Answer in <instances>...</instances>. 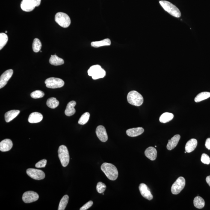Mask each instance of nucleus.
<instances>
[{
    "mask_svg": "<svg viewBox=\"0 0 210 210\" xmlns=\"http://www.w3.org/2000/svg\"><path fill=\"white\" fill-rule=\"evenodd\" d=\"M101 169L109 180L114 181L117 179L118 172L117 169L113 164L104 163L101 166Z\"/></svg>",
    "mask_w": 210,
    "mask_h": 210,
    "instance_id": "f257e3e1",
    "label": "nucleus"
},
{
    "mask_svg": "<svg viewBox=\"0 0 210 210\" xmlns=\"http://www.w3.org/2000/svg\"><path fill=\"white\" fill-rule=\"evenodd\" d=\"M160 4L166 11L175 17L179 18L181 13L179 9L171 2L166 1H160Z\"/></svg>",
    "mask_w": 210,
    "mask_h": 210,
    "instance_id": "f03ea898",
    "label": "nucleus"
},
{
    "mask_svg": "<svg viewBox=\"0 0 210 210\" xmlns=\"http://www.w3.org/2000/svg\"><path fill=\"white\" fill-rule=\"evenodd\" d=\"M127 99L130 104L136 106H140L144 102L143 96L135 90L132 91L128 93Z\"/></svg>",
    "mask_w": 210,
    "mask_h": 210,
    "instance_id": "7ed1b4c3",
    "label": "nucleus"
},
{
    "mask_svg": "<svg viewBox=\"0 0 210 210\" xmlns=\"http://www.w3.org/2000/svg\"><path fill=\"white\" fill-rule=\"evenodd\" d=\"M58 157L62 165L66 167L68 165L70 161L68 150L64 145L60 146L58 150Z\"/></svg>",
    "mask_w": 210,
    "mask_h": 210,
    "instance_id": "20e7f679",
    "label": "nucleus"
},
{
    "mask_svg": "<svg viewBox=\"0 0 210 210\" xmlns=\"http://www.w3.org/2000/svg\"><path fill=\"white\" fill-rule=\"evenodd\" d=\"M55 21L59 25L63 28H68L71 23L69 16L66 13L62 12H59L56 14Z\"/></svg>",
    "mask_w": 210,
    "mask_h": 210,
    "instance_id": "39448f33",
    "label": "nucleus"
},
{
    "mask_svg": "<svg viewBox=\"0 0 210 210\" xmlns=\"http://www.w3.org/2000/svg\"><path fill=\"white\" fill-rule=\"evenodd\" d=\"M45 84L48 88L55 89L63 87L65 83L61 79L51 77L46 79Z\"/></svg>",
    "mask_w": 210,
    "mask_h": 210,
    "instance_id": "423d86ee",
    "label": "nucleus"
},
{
    "mask_svg": "<svg viewBox=\"0 0 210 210\" xmlns=\"http://www.w3.org/2000/svg\"><path fill=\"white\" fill-rule=\"evenodd\" d=\"M186 181L185 178L180 177L172 185L171 192L173 194L178 195L185 188Z\"/></svg>",
    "mask_w": 210,
    "mask_h": 210,
    "instance_id": "0eeeda50",
    "label": "nucleus"
},
{
    "mask_svg": "<svg viewBox=\"0 0 210 210\" xmlns=\"http://www.w3.org/2000/svg\"><path fill=\"white\" fill-rule=\"evenodd\" d=\"M26 173L30 177L37 180L43 179L45 177V173L39 169H27Z\"/></svg>",
    "mask_w": 210,
    "mask_h": 210,
    "instance_id": "6e6552de",
    "label": "nucleus"
},
{
    "mask_svg": "<svg viewBox=\"0 0 210 210\" xmlns=\"http://www.w3.org/2000/svg\"><path fill=\"white\" fill-rule=\"evenodd\" d=\"M39 198V195L37 193L33 191H28L24 193L22 200L25 203H31L36 202Z\"/></svg>",
    "mask_w": 210,
    "mask_h": 210,
    "instance_id": "1a4fd4ad",
    "label": "nucleus"
},
{
    "mask_svg": "<svg viewBox=\"0 0 210 210\" xmlns=\"http://www.w3.org/2000/svg\"><path fill=\"white\" fill-rule=\"evenodd\" d=\"M13 71L12 69L6 71L1 75L0 78V88L5 87L10 79L13 75Z\"/></svg>",
    "mask_w": 210,
    "mask_h": 210,
    "instance_id": "9d476101",
    "label": "nucleus"
},
{
    "mask_svg": "<svg viewBox=\"0 0 210 210\" xmlns=\"http://www.w3.org/2000/svg\"><path fill=\"white\" fill-rule=\"evenodd\" d=\"M139 190L142 196L149 200L153 199V196L147 186L144 183H141L139 186Z\"/></svg>",
    "mask_w": 210,
    "mask_h": 210,
    "instance_id": "9b49d317",
    "label": "nucleus"
},
{
    "mask_svg": "<svg viewBox=\"0 0 210 210\" xmlns=\"http://www.w3.org/2000/svg\"><path fill=\"white\" fill-rule=\"evenodd\" d=\"M96 135L101 141L105 142L108 140V135L106 129L102 125L98 126L96 130Z\"/></svg>",
    "mask_w": 210,
    "mask_h": 210,
    "instance_id": "f8f14e48",
    "label": "nucleus"
},
{
    "mask_svg": "<svg viewBox=\"0 0 210 210\" xmlns=\"http://www.w3.org/2000/svg\"><path fill=\"white\" fill-rule=\"evenodd\" d=\"M32 0H22L21 3V7L22 10L25 12H31L35 8Z\"/></svg>",
    "mask_w": 210,
    "mask_h": 210,
    "instance_id": "ddd939ff",
    "label": "nucleus"
},
{
    "mask_svg": "<svg viewBox=\"0 0 210 210\" xmlns=\"http://www.w3.org/2000/svg\"><path fill=\"white\" fill-rule=\"evenodd\" d=\"M13 144L10 139H5L0 143V150L2 152L10 151L13 147Z\"/></svg>",
    "mask_w": 210,
    "mask_h": 210,
    "instance_id": "4468645a",
    "label": "nucleus"
},
{
    "mask_svg": "<svg viewBox=\"0 0 210 210\" xmlns=\"http://www.w3.org/2000/svg\"><path fill=\"white\" fill-rule=\"evenodd\" d=\"M180 138V135L177 134L172 137L170 140H169L167 146L168 150H172L174 149L177 146Z\"/></svg>",
    "mask_w": 210,
    "mask_h": 210,
    "instance_id": "2eb2a0df",
    "label": "nucleus"
},
{
    "mask_svg": "<svg viewBox=\"0 0 210 210\" xmlns=\"http://www.w3.org/2000/svg\"><path fill=\"white\" fill-rule=\"evenodd\" d=\"M43 119V116L41 113L34 112L30 114L28 121L31 123H37L41 122Z\"/></svg>",
    "mask_w": 210,
    "mask_h": 210,
    "instance_id": "dca6fc26",
    "label": "nucleus"
},
{
    "mask_svg": "<svg viewBox=\"0 0 210 210\" xmlns=\"http://www.w3.org/2000/svg\"><path fill=\"white\" fill-rule=\"evenodd\" d=\"M144 132V129L142 127L131 128L127 130L126 133L128 136L135 137L141 135Z\"/></svg>",
    "mask_w": 210,
    "mask_h": 210,
    "instance_id": "f3484780",
    "label": "nucleus"
},
{
    "mask_svg": "<svg viewBox=\"0 0 210 210\" xmlns=\"http://www.w3.org/2000/svg\"><path fill=\"white\" fill-rule=\"evenodd\" d=\"M145 155L148 159L153 161L156 159L157 155L156 149L153 147H149L145 151Z\"/></svg>",
    "mask_w": 210,
    "mask_h": 210,
    "instance_id": "a211bd4d",
    "label": "nucleus"
},
{
    "mask_svg": "<svg viewBox=\"0 0 210 210\" xmlns=\"http://www.w3.org/2000/svg\"><path fill=\"white\" fill-rule=\"evenodd\" d=\"M76 103L75 101H72L69 102L67 104L65 113L66 116H71L73 115L75 113V105H76Z\"/></svg>",
    "mask_w": 210,
    "mask_h": 210,
    "instance_id": "6ab92c4d",
    "label": "nucleus"
},
{
    "mask_svg": "<svg viewBox=\"0 0 210 210\" xmlns=\"http://www.w3.org/2000/svg\"><path fill=\"white\" fill-rule=\"evenodd\" d=\"M197 145V141L196 139H192L187 142L185 146L186 152L188 153L192 152Z\"/></svg>",
    "mask_w": 210,
    "mask_h": 210,
    "instance_id": "aec40b11",
    "label": "nucleus"
},
{
    "mask_svg": "<svg viewBox=\"0 0 210 210\" xmlns=\"http://www.w3.org/2000/svg\"><path fill=\"white\" fill-rule=\"evenodd\" d=\"M20 113L19 110H13L7 112L5 114L6 122L8 123L15 118Z\"/></svg>",
    "mask_w": 210,
    "mask_h": 210,
    "instance_id": "412c9836",
    "label": "nucleus"
},
{
    "mask_svg": "<svg viewBox=\"0 0 210 210\" xmlns=\"http://www.w3.org/2000/svg\"><path fill=\"white\" fill-rule=\"evenodd\" d=\"M111 41L109 39H105L100 41L92 42L91 46L94 48H99L103 46H110Z\"/></svg>",
    "mask_w": 210,
    "mask_h": 210,
    "instance_id": "4be33fe9",
    "label": "nucleus"
},
{
    "mask_svg": "<svg viewBox=\"0 0 210 210\" xmlns=\"http://www.w3.org/2000/svg\"><path fill=\"white\" fill-rule=\"evenodd\" d=\"M49 63L54 66H60L64 63V60L56 55H51L49 60Z\"/></svg>",
    "mask_w": 210,
    "mask_h": 210,
    "instance_id": "5701e85b",
    "label": "nucleus"
},
{
    "mask_svg": "<svg viewBox=\"0 0 210 210\" xmlns=\"http://www.w3.org/2000/svg\"><path fill=\"white\" fill-rule=\"evenodd\" d=\"M174 115L173 113H165L160 117V122L161 123H167L173 120Z\"/></svg>",
    "mask_w": 210,
    "mask_h": 210,
    "instance_id": "b1692460",
    "label": "nucleus"
},
{
    "mask_svg": "<svg viewBox=\"0 0 210 210\" xmlns=\"http://www.w3.org/2000/svg\"><path fill=\"white\" fill-rule=\"evenodd\" d=\"M193 204L195 207L197 208H203L205 206V202L204 199L200 196H196L193 200Z\"/></svg>",
    "mask_w": 210,
    "mask_h": 210,
    "instance_id": "393cba45",
    "label": "nucleus"
},
{
    "mask_svg": "<svg viewBox=\"0 0 210 210\" xmlns=\"http://www.w3.org/2000/svg\"><path fill=\"white\" fill-rule=\"evenodd\" d=\"M210 97V92H202L199 93L195 98V101L196 102H199L201 101L208 99Z\"/></svg>",
    "mask_w": 210,
    "mask_h": 210,
    "instance_id": "a878e982",
    "label": "nucleus"
},
{
    "mask_svg": "<svg viewBox=\"0 0 210 210\" xmlns=\"http://www.w3.org/2000/svg\"><path fill=\"white\" fill-rule=\"evenodd\" d=\"M59 102L56 98L54 97L50 98L48 99L46 102V105L49 108L51 109H55L58 106Z\"/></svg>",
    "mask_w": 210,
    "mask_h": 210,
    "instance_id": "bb28decb",
    "label": "nucleus"
},
{
    "mask_svg": "<svg viewBox=\"0 0 210 210\" xmlns=\"http://www.w3.org/2000/svg\"><path fill=\"white\" fill-rule=\"evenodd\" d=\"M69 197L67 195H65L60 200L58 210H64L69 201Z\"/></svg>",
    "mask_w": 210,
    "mask_h": 210,
    "instance_id": "cd10ccee",
    "label": "nucleus"
},
{
    "mask_svg": "<svg viewBox=\"0 0 210 210\" xmlns=\"http://www.w3.org/2000/svg\"><path fill=\"white\" fill-rule=\"evenodd\" d=\"M102 69V67L99 65H94L90 68L88 71V73L89 76H92L95 74L97 73Z\"/></svg>",
    "mask_w": 210,
    "mask_h": 210,
    "instance_id": "c85d7f7f",
    "label": "nucleus"
},
{
    "mask_svg": "<svg viewBox=\"0 0 210 210\" xmlns=\"http://www.w3.org/2000/svg\"><path fill=\"white\" fill-rule=\"evenodd\" d=\"M42 47V44L40 40L37 38L34 39L32 44V49L34 52L37 53L40 51Z\"/></svg>",
    "mask_w": 210,
    "mask_h": 210,
    "instance_id": "c756f323",
    "label": "nucleus"
},
{
    "mask_svg": "<svg viewBox=\"0 0 210 210\" xmlns=\"http://www.w3.org/2000/svg\"><path fill=\"white\" fill-rule=\"evenodd\" d=\"M8 40V36L7 34L4 33L0 34V49H2L5 46Z\"/></svg>",
    "mask_w": 210,
    "mask_h": 210,
    "instance_id": "7c9ffc66",
    "label": "nucleus"
},
{
    "mask_svg": "<svg viewBox=\"0 0 210 210\" xmlns=\"http://www.w3.org/2000/svg\"><path fill=\"white\" fill-rule=\"evenodd\" d=\"M90 114L88 112L84 113L79 120L78 123L80 125H84L87 123L90 118Z\"/></svg>",
    "mask_w": 210,
    "mask_h": 210,
    "instance_id": "2f4dec72",
    "label": "nucleus"
},
{
    "mask_svg": "<svg viewBox=\"0 0 210 210\" xmlns=\"http://www.w3.org/2000/svg\"><path fill=\"white\" fill-rule=\"evenodd\" d=\"M45 96V93L42 91L37 90L32 92L31 94L32 98L37 99L43 97Z\"/></svg>",
    "mask_w": 210,
    "mask_h": 210,
    "instance_id": "473e14b6",
    "label": "nucleus"
},
{
    "mask_svg": "<svg viewBox=\"0 0 210 210\" xmlns=\"http://www.w3.org/2000/svg\"><path fill=\"white\" fill-rule=\"evenodd\" d=\"M105 75H106V72L105 71L104 69H102L97 73L95 74L92 77L93 79L96 80L100 78H103L105 76Z\"/></svg>",
    "mask_w": 210,
    "mask_h": 210,
    "instance_id": "72a5a7b5",
    "label": "nucleus"
},
{
    "mask_svg": "<svg viewBox=\"0 0 210 210\" xmlns=\"http://www.w3.org/2000/svg\"><path fill=\"white\" fill-rule=\"evenodd\" d=\"M106 185L104 183L101 182H98L97 185H96V189L98 193H103L106 189Z\"/></svg>",
    "mask_w": 210,
    "mask_h": 210,
    "instance_id": "f704fd0d",
    "label": "nucleus"
},
{
    "mask_svg": "<svg viewBox=\"0 0 210 210\" xmlns=\"http://www.w3.org/2000/svg\"><path fill=\"white\" fill-rule=\"evenodd\" d=\"M201 161L204 164L208 165L210 164V158L208 155L205 153H203L202 155Z\"/></svg>",
    "mask_w": 210,
    "mask_h": 210,
    "instance_id": "c9c22d12",
    "label": "nucleus"
},
{
    "mask_svg": "<svg viewBox=\"0 0 210 210\" xmlns=\"http://www.w3.org/2000/svg\"><path fill=\"white\" fill-rule=\"evenodd\" d=\"M47 164V161L46 159H43L39 161L36 164L35 167L38 168H44Z\"/></svg>",
    "mask_w": 210,
    "mask_h": 210,
    "instance_id": "e433bc0d",
    "label": "nucleus"
},
{
    "mask_svg": "<svg viewBox=\"0 0 210 210\" xmlns=\"http://www.w3.org/2000/svg\"><path fill=\"white\" fill-rule=\"evenodd\" d=\"M93 204V202L92 201H90L86 203L84 205L81 207V208H80V210H87L89 208H90L92 206Z\"/></svg>",
    "mask_w": 210,
    "mask_h": 210,
    "instance_id": "4c0bfd02",
    "label": "nucleus"
},
{
    "mask_svg": "<svg viewBox=\"0 0 210 210\" xmlns=\"http://www.w3.org/2000/svg\"><path fill=\"white\" fill-rule=\"evenodd\" d=\"M205 147L208 150H210V138L207 139L205 143Z\"/></svg>",
    "mask_w": 210,
    "mask_h": 210,
    "instance_id": "58836bf2",
    "label": "nucleus"
},
{
    "mask_svg": "<svg viewBox=\"0 0 210 210\" xmlns=\"http://www.w3.org/2000/svg\"><path fill=\"white\" fill-rule=\"evenodd\" d=\"M32 1L36 7L39 6L41 2V0H32Z\"/></svg>",
    "mask_w": 210,
    "mask_h": 210,
    "instance_id": "ea45409f",
    "label": "nucleus"
},
{
    "mask_svg": "<svg viewBox=\"0 0 210 210\" xmlns=\"http://www.w3.org/2000/svg\"><path fill=\"white\" fill-rule=\"evenodd\" d=\"M206 181L207 183L210 186V176L207 177L206 178Z\"/></svg>",
    "mask_w": 210,
    "mask_h": 210,
    "instance_id": "a19ab883",
    "label": "nucleus"
},
{
    "mask_svg": "<svg viewBox=\"0 0 210 210\" xmlns=\"http://www.w3.org/2000/svg\"><path fill=\"white\" fill-rule=\"evenodd\" d=\"M7 31H6L5 33H7Z\"/></svg>",
    "mask_w": 210,
    "mask_h": 210,
    "instance_id": "79ce46f5",
    "label": "nucleus"
},
{
    "mask_svg": "<svg viewBox=\"0 0 210 210\" xmlns=\"http://www.w3.org/2000/svg\"><path fill=\"white\" fill-rule=\"evenodd\" d=\"M185 152V153H186V152Z\"/></svg>",
    "mask_w": 210,
    "mask_h": 210,
    "instance_id": "37998d69",
    "label": "nucleus"
}]
</instances>
